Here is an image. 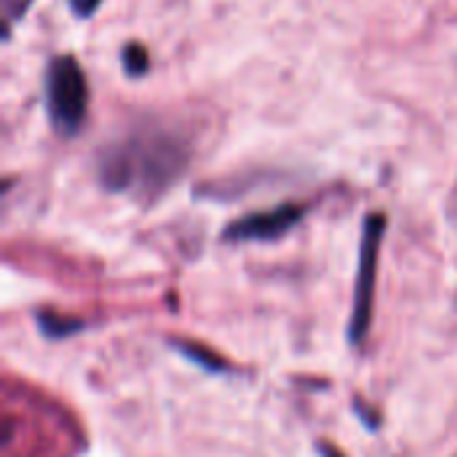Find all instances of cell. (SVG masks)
<instances>
[{
    "label": "cell",
    "instance_id": "6da1fadb",
    "mask_svg": "<svg viewBox=\"0 0 457 457\" xmlns=\"http://www.w3.org/2000/svg\"><path fill=\"white\" fill-rule=\"evenodd\" d=\"M187 166V145L166 129H139L99 155V179L107 190L153 195L169 187Z\"/></svg>",
    "mask_w": 457,
    "mask_h": 457
},
{
    "label": "cell",
    "instance_id": "7a4b0ae2",
    "mask_svg": "<svg viewBox=\"0 0 457 457\" xmlns=\"http://www.w3.org/2000/svg\"><path fill=\"white\" fill-rule=\"evenodd\" d=\"M88 112V83L75 56H54L46 70V115L59 137H75Z\"/></svg>",
    "mask_w": 457,
    "mask_h": 457
},
{
    "label": "cell",
    "instance_id": "3957f363",
    "mask_svg": "<svg viewBox=\"0 0 457 457\" xmlns=\"http://www.w3.org/2000/svg\"><path fill=\"white\" fill-rule=\"evenodd\" d=\"M386 233V217L370 214L361 230V249H359V273H356V295H353V313L348 324V340L359 345L372 321V297H375V276H378V252L380 238Z\"/></svg>",
    "mask_w": 457,
    "mask_h": 457
},
{
    "label": "cell",
    "instance_id": "277c9868",
    "mask_svg": "<svg viewBox=\"0 0 457 457\" xmlns=\"http://www.w3.org/2000/svg\"><path fill=\"white\" fill-rule=\"evenodd\" d=\"M305 217V209L297 204H284L268 212L246 214L225 228L228 241H273L289 233L300 220Z\"/></svg>",
    "mask_w": 457,
    "mask_h": 457
},
{
    "label": "cell",
    "instance_id": "5b68a950",
    "mask_svg": "<svg viewBox=\"0 0 457 457\" xmlns=\"http://www.w3.org/2000/svg\"><path fill=\"white\" fill-rule=\"evenodd\" d=\"M37 324H40V329H43L46 335H51V337H64V335H72V332H78V329L83 327L80 321L67 319V316H56V313H43V316H37Z\"/></svg>",
    "mask_w": 457,
    "mask_h": 457
},
{
    "label": "cell",
    "instance_id": "8992f818",
    "mask_svg": "<svg viewBox=\"0 0 457 457\" xmlns=\"http://www.w3.org/2000/svg\"><path fill=\"white\" fill-rule=\"evenodd\" d=\"M147 67H150V59H147V51L142 46L131 43V46L123 48V70H126V75L139 78V75L147 72Z\"/></svg>",
    "mask_w": 457,
    "mask_h": 457
},
{
    "label": "cell",
    "instance_id": "52a82bcc",
    "mask_svg": "<svg viewBox=\"0 0 457 457\" xmlns=\"http://www.w3.org/2000/svg\"><path fill=\"white\" fill-rule=\"evenodd\" d=\"M29 0H3V11H5V21H13L16 16H21L27 11Z\"/></svg>",
    "mask_w": 457,
    "mask_h": 457
},
{
    "label": "cell",
    "instance_id": "ba28073f",
    "mask_svg": "<svg viewBox=\"0 0 457 457\" xmlns=\"http://www.w3.org/2000/svg\"><path fill=\"white\" fill-rule=\"evenodd\" d=\"M67 3H70V8H72L78 16H91V13L99 8L102 0H67Z\"/></svg>",
    "mask_w": 457,
    "mask_h": 457
},
{
    "label": "cell",
    "instance_id": "9c48e42d",
    "mask_svg": "<svg viewBox=\"0 0 457 457\" xmlns=\"http://www.w3.org/2000/svg\"><path fill=\"white\" fill-rule=\"evenodd\" d=\"M319 453H321V457H343L335 447H329V445H319Z\"/></svg>",
    "mask_w": 457,
    "mask_h": 457
}]
</instances>
